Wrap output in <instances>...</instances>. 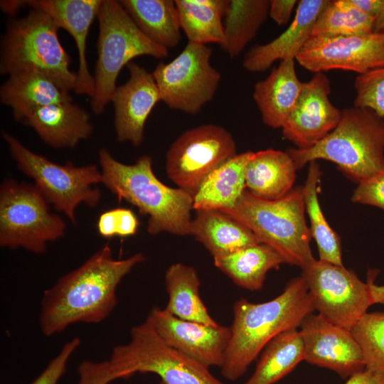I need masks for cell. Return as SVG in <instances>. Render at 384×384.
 Here are the masks:
<instances>
[{
	"label": "cell",
	"instance_id": "obj_1",
	"mask_svg": "<svg viewBox=\"0 0 384 384\" xmlns=\"http://www.w3.org/2000/svg\"><path fill=\"white\" fill-rule=\"evenodd\" d=\"M144 260L141 252L114 259L111 247L105 245L44 291L39 316L43 334L49 337L76 323L97 324L106 319L117 306L118 285Z\"/></svg>",
	"mask_w": 384,
	"mask_h": 384
},
{
	"label": "cell",
	"instance_id": "obj_2",
	"mask_svg": "<svg viewBox=\"0 0 384 384\" xmlns=\"http://www.w3.org/2000/svg\"><path fill=\"white\" fill-rule=\"evenodd\" d=\"M315 310L302 275L291 280L282 294L268 302L252 303L244 298L236 301L222 376L231 381L241 378L273 338L297 329Z\"/></svg>",
	"mask_w": 384,
	"mask_h": 384
},
{
	"label": "cell",
	"instance_id": "obj_3",
	"mask_svg": "<svg viewBox=\"0 0 384 384\" xmlns=\"http://www.w3.org/2000/svg\"><path fill=\"white\" fill-rule=\"evenodd\" d=\"M99 162L102 183L119 201L129 202L148 216L149 234L189 235L193 196L163 183L154 172L150 156H141L134 164H125L102 149Z\"/></svg>",
	"mask_w": 384,
	"mask_h": 384
},
{
	"label": "cell",
	"instance_id": "obj_4",
	"mask_svg": "<svg viewBox=\"0 0 384 384\" xmlns=\"http://www.w3.org/2000/svg\"><path fill=\"white\" fill-rule=\"evenodd\" d=\"M287 152L297 169L327 160L359 183L384 171V118L367 107L343 109L336 128L315 146Z\"/></svg>",
	"mask_w": 384,
	"mask_h": 384
},
{
	"label": "cell",
	"instance_id": "obj_5",
	"mask_svg": "<svg viewBox=\"0 0 384 384\" xmlns=\"http://www.w3.org/2000/svg\"><path fill=\"white\" fill-rule=\"evenodd\" d=\"M219 210L247 227L260 243L275 250L286 263L303 270L315 260L302 187L274 201L260 198L245 189L233 207Z\"/></svg>",
	"mask_w": 384,
	"mask_h": 384
},
{
	"label": "cell",
	"instance_id": "obj_6",
	"mask_svg": "<svg viewBox=\"0 0 384 384\" xmlns=\"http://www.w3.org/2000/svg\"><path fill=\"white\" fill-rule=\"evenodd\" d=\"M59 28L49 15L38 9L12 20L1 41V73L35 70L63 90L75 91L77 74L70 69V57L59 40Z\"/></svg>",
	"mask_w": 384,
	"mask_h": 384
},
{
	"label": "cell",
	"instance_id": "obj_7",
	"mask_svg": "<svg viewBox=\"0 0 384 384\" xmlns=\"http://www.w3.org/2000/svg\"><path fill=\"white\" fill-rule=\"evenodd\" d=\"M97 18L98 57L91 108L94 113L100 114L112 100L117 78L124 66L141 55L165 58L169 50L139 29L119 1L102 0Z\"/></svg>",
	"mask_w": 384,
	"mask_h": 384
},
{
	"label": "cell",
	"instance_id": "obj_8",
	"mask_svg": "<svg viewBox=\"0 0 384 384\" xmlns=\"http://www.w3.org/2000/svg\"><path fill=\"white\" fill-rule=\"evenodd\" d=\"M130 338L113 348L108 361L114 380L151 373L159 384H225L208 366L166 343L146 319L132 328Z\"/></svg>",
	"mask_w": 384,
	"mask_h": 384
},
{
	"label": "cell",
	"instance_id": "obj_9",
	"mask_svg": "<svg viewBox=\"0 0 384 384\" xmlns=\"http://www.w3.org/2000/svg\"><path fill=\"white\" fill-rule=\"evenodd\" d=\"M9 153L18 169L34 181V186L50 206L76 224L75 211L80 204L92 208L101 199L94 185L102 183V173L95 164L61 165L34 153L7 132L2 133Z\"/></svg>",
	"mask_w": 384,
	"mask_h": 384
},
{
	"label": "cell",
	"instance_id": "obj_10",
	"mask_svg": "<svg viewBox=\"0 0 384 384\" xmlns=\"http://www.w3.org/2000/svg\"><path fill=\"white\" fill-rule=\"evenodd\" d=\"M64 220L33 185L14 179L0 188V246L43 254L48 242L64 236Z\"/></svg>",
	"mask_w": 384,
	"mask_h": 384
},
{
	"label": "cell",
	"instance_id": "obj_11",
	"mask_svg": "<svg viewBox=\"0 0 384 384\" xmlns=\"http://www.w3.org/2000/svg\"><path fill=\"white\" fill-rule=\"evenodd\" d=\"M207 45L188 42L171 62L159 63L151 73L161 101L169 108L195 114L213 98L221 75L210 63Z\"/></svg>",
	"mask_w": 384,
	"mask_h": 384
},
{
	"label": "cell",
	"instance_id": "obj_12",
	"mask_svg": "<svg viewBox=\"0 0 384 384\" xmlns=\"http://www.w3.org/2000/svg\"><path fill=\"white\" fill-rule=\"evenodd\" d=\"M237 155L233 135L224 127L205 124L183 132L166 154L168 177L193 196L216 169Z\"/></svg>",
	"mask_w": 384,
	"mask_h": 384
},
{
	"label": "cell",
	"instance_id": "obj_13",
	"mask_svg": "<svg viewBox=\"0 0 384 384\" xmlns=\"http://www.w3.org/2000/svg\"><path fill=\"white\" fill-rule=\"evenodd\" d=\"M302 270L315 309L335 325L350 331L373 305L368 283L344 266L315 259Z\"/></svg>",
	"mask_w": 384,
	"mask_h": 384
},
{
	"label": "cell",
	"instance_id": "obj_14",
	"mask_svg": "<svg viewBox=\"0 0 384 384\" xmlns=\"http://www.w3.org/2000/svg\"><path fill=\"white\" fill-rule=\"evenodd\" d=\"M296 60L314 73L343 70L365 74L384 67V32L310 37Z\"/></svg>",
	"mask_w": 384,
	"mask_h": 384
},
{
	"label": "cell",
	"instance_id": "obj_15",
	"mask_svg": "<svg viewBox=\"0 0 384 384\" xmlns=\"http://www.w3.org/2000/svg\"><path fill=\"white\" fill-rule=\"evenodd\" d=\"M331 82L322 72L303 82L299 96L282 127L283 137L297 149L315 146L338 125L341 110L330 99Z\"/></svg>",
	"mask_w": 384,
	"mask_h": 384
},
{
	"label": "cell",
	"instance_id": "obj_16",
	"mask_svg": "<svg viewBox=\"0 0 384 384\" xmlns=\"http://www.w3.org/2000/svg\"><path fill=\"white\" fill-rule=\"evenodd\" d=\"M299 327L304 361L309 363L331 370L343 378L365 370L361 348L349 330L313 313L303 319Z\"/></svg>",
	"mask_w": 384,
	"mask_h": 384
},
{
	"label": "cell",
	"instance_id": "obj_17",
	"mask_svg": "<svg viewBox=\"0 0 384 384\" xmlns=\"http://www.w3.org/2000/svg\"><path fill=\"white\" fill-rule=\"evenodd\" d=\"M146 320L169 345L208 366L221 368L231 338L230 327L183 320L157 306Z\"/></svg>",
	"mask_w": 384,
	"mask_h": 384
},
{
	"label": "cell",
	"instance_id": "obj_18",
	"mask_svg": "<svg viewBox=\"0 0 384 384\" xmlns=\"http://www.w3.org/2000/svg\"><path fill=\"white\" fill-rule=\"evenodd\" d=\"M127 67L129 78L117 87L111 100L114 124L119 142L139 146L144 140L146 122L161 96L152 73L133 61Z\"/></svg>",
	"mask_w": 384,
	"mask_h": 384
},
{
	"label": "cell",
	"instance_id": "obj_19",
	"mask_svg": "<svg viewBox=\"0 0 384 384\" xmlns=\"http://www.w3.org/2000/svg\"><path fill=\"white\" fill-rule=\"evenodd\" d=\"M102 0H28L26 5L46 13L58 27L73 38L78 52L79 67L76 73L75 92L91 98L95 93V80L90 74L86 57V43L90 26Z\"/></svg>",
	"mask_w": 384,
	"mask_h": 384
},
{
	"label": "cell",
	"instance_id": "obj_20",
	"mask_svg": "<svg viewBox=\"0 0 384 384\" xmlns=\"http://www.w3.org/2000/svg\"><path fill=\"white\" fill-rule=\"evenodd\" d=\"M327 2L328 0L299 1L295 17L288 28L272 41L250 48L243 58L242 67L249 72L261 73L277 60H296Z\"/></svg>",
	"mask_w": 384,
	"mask_h": 384
},
{
	"label": "cell",
	"instance_id": "obj_21",
	"mask_svg": "<svg viewBox=\"0 0 384 384\" xmlns=\"http://www.w3.org/2000/svg\"><path fill=\"white\" fill-rule=\"evenodd\" d=\"M21 122L32 127L46 144L53 148H73L93 132L89 114L73 101L36 109Z\"/></svg>",
	"mask_w": 384,
	"mask_h": 384
},
{
	"label": "cell",
	"instance_id": "obj_22",
	"mask_svg": "<svg viewBox=\"0 0 384 384\" xmlns=\"http://www.w3.org/2000/svg\"><path fill=\"white\" fill-rule=\"evenodd\" d=\"M302 85L297 75L295 60L280 61L266 78L257 82L252 97L264 124L273 129L282 128Z\"/></svg>",
	"mask_w": 384,
	"mask_h": 384
},
{
	"label": "cell",
	"instance_id": "obj_23",
	"mask_svg": "<svg viewBox=\"0 0 384 384\" xmlns=\"http://www.w3.org/2000/svg\"><path fill=\"white\" fill-rule=\"evenodd\" d=\"M0 100L11 108L13 117L18 122L39 107L73 101L70 92L35 70H21L9 75L1 87Z\"/></svg>",
	"mask_w": 384,
	"mask_h": 384
},
{
	"label": "cell",
	"instance_id": "obj_24",
	"mask_svg": "<svg viewBox=\"0 0 384 384\" xmlns=\"http://www.w3.org/2000/svg\"><path fill=\"white\" fill-rule=\"evenodd\" d=\"M196 211L189 235L194 236L213 258L260 243L247 227L219 210Z\"/></svg>",
	"mask_w": 384,
	"mask_h": 384
},
{
	"label": "cell",
	"instance_id": "obj_25",
	"mask_svg": "<svg viewBox=\"0 0 384 384\" xmlns=\"http://www.w3.org/2000/svg\"><path fill=\"white\" fill-rule=\"evenodd\" d=\"M297 170L287 151L253 152L245 169L246 190L264 200L279 199L293 189Z\"/></svg>",
	"mask_w": 384,
	"mask_h": 384
},
{
	"label": "cell",
	"instance_id": "obj_26",
	"mask_svg": "<svg viewBox=\"0 0 384 384\" xmlns=\"http://www.w3.org/2000/svg\"><path fill=\"white\" fill-rule=\"evenodd\" d=\"M254 151L235 155L213 171L193 195V208L223 210L233 207L245 191V169Z\"/></svg>",
	"mask_w": 384,
	"mask_h": 384
},
{
	"label": "cell",
	"instance_id": "obj_27",
	"mask_svg": "<svg viewBox=\"0 0 384 384\" xmlns=\"http://www.w3.org/2000/svg\"><path fill=\"white\" fill-rule=\"evenodd\" d=\"M169 300L164 310L178 319L209 326L218 324L210 315L199 294L201 281L196 270L181 262L166 271Z\"/></svg>",
	"mask_w": 384,
	"mask_h": 384
},
{
	"label": "cell",
	"instance_id": "obj_28",
	"mask_svg": "<svg viewBox=\"0 0 384 384\" xmlns=\"http://www.w3.org/2000/svg\"><path fill=\"white\" fill-rule=\"evenodd\" d=\"M213 263L237 285L257 291L262 289L268 271L278 269L285 261L270 246L258 243L231 255L213 258Z\"/></svg>",
	"mask_w": 384,
	"mask_h": 384
},
{
	"label": "cell",
	"instance_id": "obj_29",
	"mask_svg": "<svg viewBox=\"0 0 384 384\" xmlns=\"http://www.w3.org/2000/svg\"><path fill=\"white\" fill-rule=\"evenodd\" d=\"M119 2L150 39L166 48L178 45L181 29L175 1L121 0Z\"/></svg>",
	"mask_w": 384,
	"mask_h": 384
},
{
	"label": "cell",
	"instance_id": "obj_30",
	"mask_svg": "<svg viewBox=\"0 0 384 384\" xmlns=\"http://www.w3.org/2000/svg\"><path fill=\"white\" fill-rule=\"evenodd\" d=\"M270 0H228L224 14V43L230 58L238 57L269 16Z\"/></svg>",
	"mask_w": 384,
	"mask_h": 384
},
{
	"label": "cell",
	"instance_id": "obj_31",
	"mask_svg": "<svg viewBox=\"0 0 384 384\" xmlns=\"http://www.w3.org/2000/svg\"><path fill=\"white\" fill-rule=\"evenodd\" d=\"M304 360L299 331L292 329L284 331L265 346L254 373L244 384H274Z\"/></svg>",
	"mask_w": 384,
	"mask_h": 384
},
{
	"label": "cell",
	"instance_id": "obj_32",
	"mask_svg": "<svg viewBox=\"0 0 384 384\" xmlns=\"http://www.w3.org/2000/svg\"><path fill=\"white\" fill-rule=\"evenodd\" d=\"M181 29L188 42L224 43L223 21L228 0H174Z\"/></svg>",
	"mask_w": 384,
	"mask_h": 384
},
{
	"label": "cell",
	"instance_id": "obj_33",
	"mask_svg": "<svg viewBox=\"0 0 384 384\" xmlns=\"http://www.w3.org/2000/svg\"><path fill=\"white\" fill-rule=\"evenodd\" d=\"M304 186L302 187L305 210L310 222V233L319 251V260L343 266L341 243L338 235L327 222L319 201L321 171L317 161L309 163Z\"/></svg>",
	"mask_w": 384,
	"mask_h": 384
},
{
	"label": "cell",
	"instance_id": "obj_34",
	"mask_svg": "<svg viewBox=\"0 0 384 384\" xmlns=\"http://www.w3.org/2000/svg\"><path fill=\"white\" fill-rule=\"evenodd\" d=\"M374 18L348 0H328L312 27L311 37H336L373 32Z\"/></svg>",
	"mask_w": 384,
	"mask_h": 384
},
{
	"label": "cell",
	"instance_id": "obj_35",
	"mask_svg": "<svg viewBox=\"0 0 384 384\" xmlns=\"http://www.w3.org/2000/svg\"><path fill=\"white\" fill-rule=\"evenodd\" d=\"M350 331L361 348L365 369L384 375V312H366Z\"/></svg>",
	"mask_w": 384,
	"mask_h": 384
},
{
	"label": "cell",
	"instance_id": "obj_36",
	"mask_svg": "<svg viewBox=\"0 0 384 384\" xmlns=\"http://www.w3.org/2000/svg\"><path fill=\"white\" fill-rule=\"evenodd\" d=\"M353 106L367 107L384 118V67L358 75Z\"/></svg>",
	"mask_w": 384,
	"mask_h": 384
},
{
	"label": "cell",
	"instance_id": "obj_37",
	"mask_svg": "<svg viewBox=\"0 0 384 384\" xmlns=\"http://www.w3.org/2000/svg\"><path fill=\"white\" fill-rule=\"evenodd\" d=\"M139 221L130 209L115 208L102 213L97 220L100 235L106 238L134 235L137 231Z\"/></svg>",
	"mask_w": 384,
	"mask_h": 384
},
{
	"label": "cell",
	"instance_id": "obj_38",
	"mask_svg": "<svg viewBox=\"0 0 384 384\" xmlns=\"http://www.w3.org/2000/svg\"><path fill=\"white\" fill-rule=\"evenodd\" d=\"M81 341L74 337L66 342L60 352L31 384H58L67 370L69 359L80 346Z\"/></svg>",
	"mask_w": 384,
	"mask_h": 384
},
{
	"label": "cell",
	"instance_id": "obj_39",
	"mask_svg": "<svg viewBox=\"0 0 384 384\" xmlns=\"http://www.w3.org/2000/svg\"><path fill=\"white\" fill-rule=\"evenodd\" d=\"M351 201L375 206L384 210V171L358 183Z\"/></svg>",
	"mask_w": 384,
	"mask_h": 384
},
{
	"label": "cell",
	"instance_id": "obj_40",
	"mask_svg": "<svg viewBox=\"0 0 384 384\" xmlns=\"http://www.w3.org/2000/svg\"><path fill=\"white\" fill-rule=\"evenodd\" d=\"M78 384H109L115 380L109 361H83L78 368Z\"/></svg>",
	"mask_w": 384,
	"mask_h": 384
},
{
	"label": "cell",
	"instance_id": "obj_41",
	"mask_svg": "<svg viewBox=\"0 0 384 384\" xmlns=\"http://www.w3.org/2000/svg\"><path fill=\"white\" fill-rule=\"evenodd\" d=\"M297 4L296 0H272L269 16L279 26L289 23L292 11Z\"/></svg>",
	"mask_w": 384,
	"mask_h": 384
},
{
	"label": "cell",
	"instance_id": "obj_42",
	"mask_svg": "<svg viewBox=\"0 0 384 384\" xmlns=\"http://www.w3.org/2000/svg\"><path fill=\"white\" fill-rule=\"evenodd\" d=\"M344 384H384V375L365 369L350 377Z\"/></svg>",
	"mask_w": 384,
	"mask_h": 384
},
{
	"label": "cell",
	"instance_id": "obj_43",
	"mask_svg": "<svg viewBox=\"0 0 384 384\" xmlns=\"http://www.w3.org/2000/svg\"><path fill=\"white\" fill-rule=\"evenodd\" d=\"M355 8L364 14L373 18L378 15L384 0H348Z\"/></svg>",
	"mask_w": 384,
	"mask_h": 384
},
{
	"label": "cell",
	"instance_id": "obj_44",
	"mask_svg": "<svg viewBox=\"0 0 384 384\" xmlns=\"http://www.w3.org/2000/svg\"><path fill=\"white\" fill-rule=\"evenodd\" d=\"M375 276L370 275L368 284L370 289L373 304H384V285H377L374 283Z\"/></svg>",
	"mask_w": 384,
	"mask_h": 384
},
{
	"label": "cell",
	"instance_id": "obj_45",
	"mask_svg": "<svg viewBox=\"0 0 384 384\" xmlns=\"http://www.w3.org/2000/svg\"><path fill=\"white\" fill-rule=\"evenodd\" d=\"M26 5V1L11 0L1 1V9L7 14L14 15L16 14L22 7Z\"/></svg>",
	"mask_w": 384,
	"mask_h": 384
},
{
	"label": "cell",
	"instance_id": "obj_46",
	"mask_svg": "<svg viewBox=\"0 0 384 384\" xmlns=\"http://www.w3.org/2000/svg\"><path fill=\"white\" fill-rule=\"evenodd\" d=\"M374 32H384V1L382 8L374 20Z\"/></svg>",
	"mask_w": 384,
	"mask_h": 384
}]
</instances>
